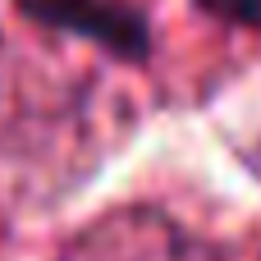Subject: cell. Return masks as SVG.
<instances>
[{"label":"cell","mask_w":261,"mask_h":261,"mask_svg":"<svg viewBox=\"0 0 261 261\" xmlns=\"http://www.w3.org/2000/svg\"><path fill=\"white\" fill-rule=\"evenodd\" d=\"M60 261H220L206 239L156 206H124L69 239Z\"/></svg>","instance_id":"obj_1"},{"label":"cell","mask_w":261,"mask_h":261,"mask_svg":"<svg viewBox=\"0 0 261 261\" xmlns=\"http://www.w3.org/2000/svg\"><path fill=\"white\" fill-rule=\"evenodd\" d=\"M18 9L55 32L83 37L119 60H147L151 55V32L147 18L133 0H18Z\"/></svg>","instance_id":"obj_2"},{"label":"cell","mask_w":261,"mask_h":261,"mask_svg":"<svg viewBox=\"0 0 261 261\" xmlns=\"http://www.w3.org/2000/svg\"><path fill=\"white\" fill-rule=\"evenodd\" d=\"M216 23H229V28H252L261 32V0H197Z\"/></svg>","instance_id":"obj_3"}]
</instances>
